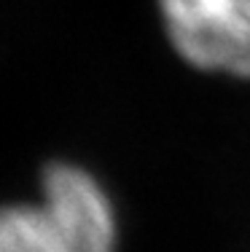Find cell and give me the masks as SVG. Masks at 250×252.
<instances>
[{
  "instance_id": "6da1fadb",
  "label": "cell",
  "mask_w": 250,
  "mask_h": 252,
  "mask_svg": "<svg viewBox=\"0 0 250 252\" xmlns=\"http://www.w3.org/2000/svg\"><path fill=\"white\" fill-rule=\"evenodd\" d=\"M0 252H116V215L92 175L54 164L38 204L0 207Z\"/></svg>"
},
{
  "instance_id": "7a4b0ae2",
  "label": "cell",
  "mask_w": 250,
  "mask_h": 252,
  "mask_svg": "<svg viewBox=\"0 0 250 252\" xmlns=\"http://www.w3.org/2000/svg\"><path fill=\"white\" fill-rule=\"evenodd\" d=\"M159 8L188 64L250 78V0H159Z\"/></svg>"
}]
</instances>
